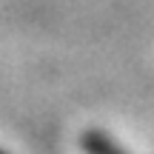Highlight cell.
I'll list each match as a JSON object with an SVG mask.
<instances>
[{
  "label": "cell",
  "mask_w": 154,
  "mask_h": 154,
  "mask_svg": "<svg viewBox=\"0 0 154 154\" xmlns=\"http://www.w3.org/2000/svg\"><path fill=\"white\" fill-rule=\"evenodd\" d=\"M83 146H86L88 154H123L109 137H103V134H97V131H88L86 137H83Z\"/></svg>",
  "instance_id": "6da1fadb"
},
{
  "label": "cell",
  "mask_w": 154,
  "mask_h": 154,
  "mask_svg": "<svg viewBox=\"0 0 154 154\" xmlns=\"http://www.w3.org/2000/svg\"><path fill=\"white\" fill-rule=\"evenodd\" d=\"M0 154H3V151H0Z\"/></svg>",
  "instance_id": "7a4b0ae2"
}]
</instances>
